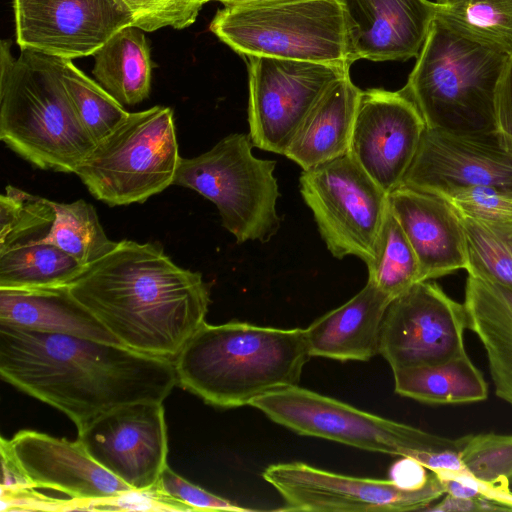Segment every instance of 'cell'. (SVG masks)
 <instances>
[{"mask_svg":"<svg viewBox=\"0 0 512 512\" xmlns=\"http://www.w3.org/2000/svg\"><path fill=\"white\" fill-rule=\"evenodd\" d=\"M0 44V140L43 170L74 173L95 142L64 87L63 59Z\"/></svg>","mask_w":512,"mask_h":512,"instance_id":"4","label":"cell"},{"mask_svg":"<svg viewBox=\"0 0 512 512\" xmlns=\"http://www.w3.org/2000/svg\"><path fill=\"white\" fill-rule=\"evenodd\" d=\"M510 57L435 19L401 91L427 128L494 134L495 96Z\"/></svg>","mask_w":512,"mask_h":512,"instance_id":"5","label":"cell"},{"mask_svg":"<svg viewBox=\"0 0 512 512\" xmlns=\"http://www.w3.org/2000/svg\"><path fill=\"white\" fill-rule=\"evenodd\" d=\"M284 500L281 511H411L425 510L445 494L431 472L421 488L406 487L395 479H373L337 474L303 462L269 465L262 473Z\"/></svg>","mask_w":512,"mask_h":512,"instance_id":"12","label":"cell"},{"mask_svg":"<svg viewBox=\"0 0 512 512\" xmlns=\"http://www.w3.org/2000/svg\"><path fill=\"white\" fill-rule=\"evenodd\" d=\"M252 147L249 134H229L210 150L181 158L173 182L212 201L222 226L238 244L266 243L281 224L276 208L280 196L274 176L276 161L255 157Z\"/></svg>","mask_w":512,"mask_h":512,"instance_id":"8","label":"cell"},{"mask_svg":"<svg viewBox=\"0 0 512 512\" xmlns=\"http://www.w3.org/2000/svg\"><path fill=\"white\" fill-rule=\"evenodd\" d=\"M250 406L297 434L323 438L371 452L414 458L421 452L459 451L461 438L439 436L359 410L296 386L274 390Z\"/></svg>","mask_w":512,"mask_h":512,"instance_id":"9","label":"cell"},{"mask_svg":"<svg viewBox=\"0 0 512 512\" xmlns=\"http://www.w3.org/2000/svg\"><path fill=\"white\" fill-rule=\"evenodd\" d=\"M455 0H436V3L440 4V5H447V4H450L452 2H454Z\"/></svg>","mask_w":512,"mask_h":512,"instance_id":"43","label":"cell"},{"mask_svg":"<svg viewBox=\"0 0 512 512\" xmlns=\"http://www.w3.org/2000/svg\"><path fill=\"white\" fill-rule=\"evenodd\" d=\"M77 439L98 464L136 492L153 490L168 465L162 402L140 401L111 410L78 432Z\"/></svg>","mask_w":512,"mask_h":512,"instance_id":"15","label":"cell"},{"mask_svg":"<svg viewBox=\"0 0 512 512\" xmlns=\"http://www.w3.org/2000/svg\"><path fill=\"white\" fill-rule=\"evenodd\" d=\"M347 59L375 62L418 57L439 4L429 0H338Z\"/></svg>","mask_w":512,"mask_h":512,"instance_id":"19","label":"cell"},{"mask_svg":"<svg viewBox=\"0 0 512 512\" xmlns=\"http://www.w3.org/2000/svg\"><path fill=\"white\" fill-rule=\"evenodd\" d=\"M67 286L121 345L172 360L205 322L210 304L201 273L176 265L159 244L127 239Z\"/></svg>","mask_w":512,"mask_h":512,"instance_id":"2","label":"cell"},{"mask_svg":"<svg viewBox=\"0 0 512 512\" xmlns=\"http://www.w3.org/2000/svg\"><path fill=\"white\" fill-rule=\"evenodd\" d=\"M389 208L418 258L423 281L468 267L460 214L442 197L400 185L388 194Z\"/></svg>","mask_w":512,"mask_h":512,"instance_id":"20","label":"cell"},{"mask_svg":"<svg viewBox=\"0 0 512 512\" xmlns=\"http://www.w3.org/2000/svg\"><path fill=\"white\" fill-rule=\"evenodd\" d=\"M129 11L132 26L146 32L192 25L209 0H120Z\"/></svg>","mask_w":512,"mask_h":512,"instance_id":"36","label":"cell"},{"mask_svg":"<svg viewBox=\"0 0 512 512\" xmlns=\"http://www.w3.org/2000/svg\"><path fill=\"white\" fill-rule=\"evenodd\" d=\"M463 304L468 329L485 349L495 394L512 406V290L468 275Z\"/></svg>","mask_w":512,"mask_h":512,"instance_id":"24","label":"cell"},{"mask_svg":"<svg viewBox=\"0 0 512 512\" xmlns=\"http://www.w3.org/2000/svg\"><path fill=\"white\" fill-rule=\"evenodd\" d=\"M440 197L463 216L490 223H512V191L473 186Z\"/></svg>","mask_w":512,"mask_h":512,"instance_id":"37","label":"cell"},{"mask_svg":"<svg viewBox=\"0 0 512 512\" xmlns=\"http://www.w3.org/2000/svg\"><path fill=\"white\" fill-rule=\"evenodd\" d=\"M54 219L51 200L6 186L0 196V250L44 239Z\"/></svg>","mask_w":512,"mask_h":512,"instance_id":"33","label":"cell"},{"mask_svg":"<svg viewBox=\"0 0 512 512\" xmlns=\"http://www.w3.org/2000/svg\"><path fill=\"white\" fill-rule=\"evenodd\" d=\"M13 11L21 49L69 60L93 56L132 26L120 0H13Z\"/></svg>","mask_w":512,"mask_h":512,"instance_id":"16","label":"cell"},{"mask_svg":"<svg viewBox=\"0 0 512 512\" xmlns=\"http://www.w3.org/2000/svg\"><path fill=\"white\" fill-rule=\"evenodd\" d=\"M55 219L44 242L53 244L86 266L111 251L110 240L95 208L83 199L71 203L51 201Z\"/></svg>","mask_w":512,"mask_h":512,"instance_id":"29","label":"cell"},{"mask_svg":"<svg viewBox=\"0 0 512 512\" xmlns=\"http://www.w3.org/2000/svg\"><path fill=\"white\" fill-rule=\"evenodd\" d=\"M413 459L417 460L432 472L462 471L466 469L461 460L459 451L456 450L421 452Z\"/></svg>","mask_w":512,"mask_h":512,"instance_id":"41","label":"cell"},{"mask_svg":"<svg viewBox=\"0 0 512 512\" xmlns=\"http://www.w3.org/2000/svg\"><path fill=\"white\" fill-rule=\"evenodd\" d=\"M0 376L64 413L78 432L123 405L163 403L178 383L172 359L2 323Z\"/></svg>","mask_w":512,"mask_h":512,"instance_id":"1","label":"cell"},{"mask_svg":"<svg viewBox=\"0 0 512 512\" xmlns=\"http://www.w3.org/2000/svg\"><path fill=\"white\" fill-rule=\"evenodd\" d=\"M209 1H218V2L223 3L225 6H227V5H238V4H244V3H250V2L263 1V0H209Z\"/></svg>","mask_w":512,"mask_h":512,"instance_id":"42","label":"cell"},{"mask_svg":"<svg viewBox=\"0 0 512 512\" xmlns=\"http://www.w3.org/2000/svg\"><path fill=\"white\" fill-rule=\"evenodd\" d=\"M464 304L430 280L413 285L389 303L380 354L392 371L436 364L464 352Z\"/></svg>","mask_w":512,"mask_h":512,"instance_id":"14","label":"cell"},{"mask_svg":"<svg viewBox=\"0 0 512 512\" xmlns=\"http://www.w3.org/2000/svg\"><path fill=\"white\" fill-rule=\"evenodd\" d=\"M426 130L414 103L401 91H361L349 153L386 192L399 187Z\"/></svg>","mask_w":512,"mask_h":512,"instance_id":"17","label":"cell"},{"mask_svg":"<svg viewBox=\"0 0 512 512\" xmlns=\"http://www.w3.org/2000/svg\"><path fill=\"white\" fill-rule=\"evenodd\" d=\"M210 31L243 57L264 56L350 69L338 0H263L227 5Z\"/></svg>","mask_w":512,"mask_h":512,"instance_id":"6","label":"cell"},{"mask_svg":"<svg viewBox=\"0 0 512 512\" xmlns=\"http://www.w3.org/2000/svg\"><path fill=\"white\" fill-rule=\"evenodd\" d=\"M401 185L438 196L473 186L512 191V157L494 134L426 127Z\"/></svg>","mask_w":512,"mask_h":512,"instance_id":"18","label":"cell"},{"mask_svg":"<svg viewBox=\"0 0 512 512\" xmlns=\"http://www.w3.org/2000/svg\"><path fill=\"white\" fill-rule=\"evenodd\" d=\"M92 73L122 105L148 98L151 89L150 47L142 30L128 26L115 33L94 54Z\"/></svg>","mask_w":512,"mask_h":512,"instance_id":"25","label":"cell"},{"mask_svg":"<svg viewBox=\"0 0 512 512\" xmlns=\"http://www.w3.org/2000/svg\"><path fill=\"white\" fill-rule=\"evenodd\" d=\"M433 473L441 481L445 494L459 498L486 499L512 510V491L505 478L487 482L476 478L466 469Z\"/></svg>","mask_w":512,"mask_h":512,"instance_id":"38","label":"cell"},{"mask_svg":"<svg viewBox=\"0 0 512 512\" xmlns=\"http://www.w3.org/2000/svg\"><path fill=\"white\" fill-rule=\"evenodd\" d=\"M153 491L166 510L235 512L253 510L204 490L178 475L168 465L161 473Z\"/></svg>","mask_w":512,"mask_h":512,"instance_id":"35","label":"cell"},{"mask_svg":"<svg viewBox=\"0 0 512 512\" xmlns=\"http://www.w3.org/2000/svg\"><path fill=\"white\" fill-rule=\"evenodd\" d=\"M435 19L462 37L512 56V0H455L439 4Z\"/></svg>","mask_w":512,"mask_h":512,"instance_id":"28","label":"cell"},{"mask_svg":"<svg viewBox=\"0 0 512 512\" xmlns=\"http://www.w3.org/2000/svg\"><path fill=\"white\" fill-rule=\"evenodd\" d=\"M367 268L368 281L392 299L423 281L416 253L390 208Z\"/></svg>","mask_w":512,"mask_h":512,"instance_id":"30","label":"cell"},{"mask_svg":"<svg viewBox=\"0 0 512 512\" xmlns=\"http://www.w3.org/2000/svg\"><path fill=\"white\" fill-rule=\"evenodd\" d=\"M361 91L349 74L335 80L309 111L284 156L306 170L348 154Z\"/></svg>","mask_w":512,"mask_h":512,"instance_id":"22","label":"cell"},{"mask_svg":"<svg viewBox=\"0 0 512 512\" xmlns=\"http://www.w3.org/2000/svg\"><path fill=\"white\" fill-rule=\"evenodd\" d=\"M391 300L367 281L350 300L305 328L311 357L368 361L380 354L384 315Z\"/></svg>","mask_w":512,"mask_h":512,"instance_id":"21","label":"cell"},{"mask_svg":"<svg viewBox=\"0 0 512 512\" xmlns=\"http://www.w3.org/2000/svg\"><path fill=\"white\" fill-rule=\"evenodd\" d=\"M460 217L467 242L468 275L512 290V223Z\"/></svg>","mask_w":512,"mask_h":512,"instance_id":"31","label":"cell"},{"mask_svg":"<svg viewBox=\"0 0 512 512\" xmlns=\"http://www.w3.org/2000/svg\"><path fill=\"white\" fill-rule=\"evenodd\" d=\"M0 323L121 344L69 291L67 285L27 289L0 288Z\"/></svg>","mask_w":512,"mask_h":512,"instance_id":"23","label":"cell"},{"mask_svg":"<svg viewBox=\"0 0 512 512\" xmlns=\"http://www.w3.org/2000/svg\"><path fill=\"white\" fill-rule=\"evenodd\" d=\"M181 157L170 107L133 112L77 166L88 191L108 206L143 203L173 185Z\"/></svg>","mask_w":512,"mask_h":512,"instance_id":"7","label":"cell"},{"mask_svg":"<svg viewBox=\"0 0 512 512\" xmlns=\"http://www.w3.org/2000/svg\"><path fill=\"white\" fill-rule=\"evenodd\" d=\"M494 135L499 145L512 157V56L495 96Z\"/></svg>","mask_w":512,"mask_h":512,"instance_id":"39","label":"cell"},{"mask_svg":"<svg viewBox=\"0 0 512 512\" xmlns=\"http://www.w3.org/2000/svg\"><path fill=\"white\" fill-rule=\"evenodd\" d=\"M1 488L51 489L84 503L111 501L133 491L98 464L82 443L21 430L1 438Z\"/></svg>","mask_w":512,"mask_h":512,"instance_id":"13","label":"cell"},{"mask_svg":"<svg viewBox=\"0 0 512 512\" xmlns=\"http://www.w3.org/2000/svg\"><path fill=\"white\" fill-rule=\"evenodd\" d=\"M395 392L428 404L483 401L487 383L467 353L436 364L393 371Z\"/></svg>","mask_w":512,"mask_h":512,"instance_id":"26","label":"cell"},{"mask_svg":"<svg viewBox=\"0 0 512 512\" xmlns=\"http://www.w3.org/2000/svg\"><path fill=\"white\" fill-rule=\"evenodd\" d=\"M311 357L306 331L204 322L175 357L178 383L205 403L235 408L298 385Z\"/></svg>","mask_w":512,"mask_h":512,"instance_id":"3","label":"cell"},{"mask_svg":"<svg viewBox=\"0 0 512 512\" xmlns=\"http://www.w3.org/2000/svg\"><path fill=\"white\" fill-rule=\"evenodd\" d=\"M299 186L329 252L370 263L389 210L388 193L350 153L302 170Z\"/></svg>","mask_w":512,"mask_h":512,"instance_id":"10","label":"cell"},{"mask_svg":"<svg viewBox=\"0 0 512 512\" xmlns=\"http://www.w3.org/2000/svg\"><path fill=\"white\" fill-rule=\"evenodd\" d=\"M249 136L254 147L284 155L301 123L349 69L308 61L250 56Z\"/></svg>","mask_w":512,"mask_h":512,"instance_id":"11","label":"cell"},{"mask_svg":"<svg viewBox=\"0 0 512 512\" xmlns=\"http://www.w3.org/2000/svg\"><path fill=\"white\" fill-rule=\"evenodd\" d=\"M468 472L483 481L512 483V435L480 433L464 436L459 450Z\"/></svg>","mask_w":512,"mask_h":512,"instance_id":"34","label":"cell"},{"mask_svg":"<svg viewBox=\"0 0 512 512\" xmlns=\"http://www.w3.org/2000/svg\"><path fill=\"white\" fill-rule=\"evenodd\" d=\"M61 77L82 126L96 143L110 134L129 115L99 83L69 59H63Z\"/></svg>","mask_w":512,"mask_h":512,"instance_id":"32","label":"cell"},{"mask_svg":"<svg viewBox=\"0 0 512 512\" xmlns=\"http://www.w3.org/2000/svg\"><path fill=\"white\" fill-rule=\"evenodd\" d=\"M425 510L448 512V511H503L504 506L486 499L459 498L446 494L436 505L427 507Z\"/></svg>","mask_w":512,"mask_h":512,"instance_id":"40","label":"cell"},{"mask_svg":"<svg viewBox=\"0 0 512 512\" xmlns=\"http://www.w3.org/2000/svg\"><path fill=\"white\" fill-rule=\"evenodd\" d=\"M84 268L43 239L0 250V288L27 289L67 285Z\"/></svg>","mask_w":512,"mask_h":512,"instance_id":"27","label":"cell"}]
</instances>
